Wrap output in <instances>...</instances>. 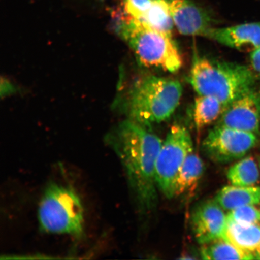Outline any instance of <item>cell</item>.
Segmentation results:
<instances>
[{
  "instance_id": "cell-1",
  "label": "cell",
  "mask_w": 260,
  "mask_h": 260,
  "mask_svg": "<svg viewBox=\"0 0 260 260\" xmlns=\"http://www.w3.org/2000/svg\"><path fill=\"white\" fill-rule=\"evenodd\" d=\"M105 141L121 161L140 210H153L158 200L155 167L161 139L149 128L128 119L110 130Z\"/></svg>"
},
{
  "instance_id": "cell-2",
  "label": "cell",
  "mask_w": 260,
  "mask_h": 260,
  "mask_svg": "<svg viewBox=\"0 0 260 260\" xmlns=\"http://www.w3.org/2000/svg\"><path fill=\"white\" fill-rule=\"evenodd\" d=\"M180 81L147 76L138 79L130 89L126 107L129 119L149 128L170 119L181 99Z\"/></svg>"
},
{
  "instance_id": "cell-3",
  "label": "cell",
  "mask_w": 260,
  "mask_h": 260,
  "mask_svg": "<svg viewBox=\"0 0 260 260\" xmlns=\"http://www.w3.org/2000/svg\"><path fill=\"white\" fill-rule=\"evenodd\" d=\"M188 81L198 95L216 98L227 107L254 86L255 75L242 64L197 56Z\"/></svg>"
},
{
  "instance_id": "cell-4",
  "label": "cell",
  "mask_w": 260,
  "mask_h": 260,
  "mask_svg": "<svg viewBox=\"0 0 260 260\" xmlns=\"http://www.w3.org/2000/svg\"><path fill=\"white\" fill-rule=\"evenodd\" d=\"M42 232L67 235L78 239L84 234L82 200L70 185L52 182L42 193L38 210Z\"/></svg>"
},
{
  "instance_id": "cell-5",
  "label": "cell",
  "mask_w": 260,
  "mask_h": 260,
  "mask_svg": "<svg viewBox=\"0 0 260 260\" xmlns=\"http://www.w3.org/2000/svg\"><path fill=\"white\" fill-rule=\"evenodd\" d=\"M118 30L143 66L170 73L181 68L183 60L172 36L120 15Z\"/></svg>"
},
{
  "instance_id": "cell-6",
  "label": "cell",
  "mask_w": 260,
  "mask_h": 260,
  "mask_svg": "<svg viewBox=\"0 0 260 260\" xmlns=\"http://www.w3.org/2000/svg\"><path fill=\"white\" fill-rule=\"evenodd\" d=\"M193 151L189 131L183 125L172 126L162 142L155 167L158 189L169 199L175 197L179 172L187 156Z\"/></svg>"
},
{
  "instance_id": "cell-7",
  "label": "cell",
  "mask_w": 260,
  "mask_h": 260,
  "mask_svg": "<svg viewBox=\"0 0 260 260\" xmlns=\"http://www.w3.org/2000/svg\"><path fill=\"white\" fill-rule=\"evenodd\" d=\"M256 142L255 133L217 125L208 133L202 147L211 160L225 164L244 157Z\"/></svg>"
},
{
  "instance_id": "cell-8",
  "label": "cell",
  "mask_w": 260,
  "mask_h": 260,
  "mask_svg": "<svg viewBox=\"0 0 260 260\" xmlns=\"http://www.w3.org/2000/svg\"><path fill=\"white\" fill-rule=\"evenodd\" d=\"M217 125L258 133L260 126V92L254 86L226 107Z\"/></svg>"
},
{
  "instance_id": "cell-9",
  "label": "cell",
  "mask_w": 260,
  "mask_h": 260,
  "mask_svg": "<svg viewBox=\"0 0 260 260\" xmlns=\"http://www.w3.org/2000/svg\"><path fill=\"white\" fill-rule=\"evenodd\" d=\"M226 225L227 216L214 200L200 203L191 217L194 238L203 245L223 239Z\"/></svg>"
},
{
  "instance_id": "cell-10",
  "label": "cell",
  "mask_w": 260,
  "mask_h": 260,
  "mask_svg": "<svg viewBox=\"0 0 260 260\" xmlns=\"http://www.w3.org/2000/svg\"><path fill=\"white\" fill-rule=\"evenodd\" d=\"M174 26L181 34L205 37L212 28L211 19L206 11L189 0H166Z\"/></svg>"
},
{
  "instance_id": "cell-11",
  "label": "cell",
  "mask_w": 260,
  "mask_h": 260,
  "mask_svg": "<svg viewBox=\"0 0 260 260\" xmlns=\"http://www.w3.org/2000/svg\"><path fill=\"white\" fill-rule=\"evenodd\" d=\"M204 37L237 50L251 53L260 47V22L212 27Z\"/></svg>"
},
{
  "instance_id": "cell-12",
  "label": "cell",
  "mask_w": 260,
  "mask_h": 260,
  "mask_svg": "<svg viewBox=\"0 0 260 260\" xmlns=\"http://www.w3.org/2000/svg\"><path fill=\"white\" fill-rule=\"evenodd\" d=\"M214 200L224 210L231 211L260 203V187L226 186L217 192Z\"/></svg>"
},
{
  "instance_id": "cell-13",
  "label": "cell",
  "mask_w": 260,
  "mask_h": 260,
  "mask_svg": "<svg viewBox=\"0 0 260 260\" xmlns=\"http://www.w3.org/2000/svg\"><path fill=\"white\" fill-rule=\"evenodd\" d=\"M204 171V164L193 151L187 156L180 169L175 186V196L194 193Z\"/></svg>"
},
{
  "instance_id": "cell-14",
  "label": "cell",
  "mask_w": 260,
  "mask_h": 260,
  "mask_svg": "<svg viewBox=\"0 0 260 260\" xmlns=\"http://www.w3.org/2000/svg\"><path fill=\"white\" fill-rule=\"evenodd\" d=\"M225 239L244 251L254 252L260 243V226L245 225L227 220Z\"/></svg>"
},
{
  "instance_id": "cell-15",
  "label": "cell",
  "mask_w": 260,
  "mask_h": 260,
  "mask_svg": "<svg viewBox=\"0 0 260 260\" xmlns=\"http://www.w3.org/2000/svg\"><path fill=\"white\" fill-rule=\"evenodd\" d=\"M226 107L216 98L198 95L194 100L193 118L198 132L220 118Z\"/></svg>"
},
{
  "instance_id": "cell-16",
  "label": "cell",
  "mask_w": 260,
  "mask_h": 260,
  "mask_svg": "<svg viewBox=\"0 0 260 260\" xmlns=\"http://www.w3.org/2000/svg\"><path fill=\"white\" fill-rule=\"evenodd\" d=\"M200 255L207 260L259 259L256 252L244 251L225 239L203 245Z\"/></svg>"
},
{
  "instance_id": "cell-17",
  "label": "cell",
  "mask_w": 260,
  "mask_h": 260,
  "mask_svg": "<svg viewBox=\"0 0 260 260\" xmlns=\"http://www.w3.org/2000/svg\"><path fill=\"white\" fill-rule=\"evenodd\" d=\"M135 20L155 30L170 36H172L174 27L170 9L166 0H154L144 14Z\"/></svg>"
},
{
  "instance_id": "cell-18",
  "label": "cell",
  "mask_w": 260,
  "mask_h": 260,
  "mask_svg": "<svg viewBox=\"0 0 260 260\" xmlns=\"http://www.w3.org/2000/svg\"><path fill=\"white\" fill-rule=\"evenodd\" d=\"M228 180L236 186H253L259 180L257 165L252 157H248L237 162L227 171Z\"/></svg>"
},
{
  "instance_id": "cell-19",
  "label": "cell",
  "mask_w": 260,
  "mask_h": 260,
  "mask_svg": "<svg viewBox=\"0 0 260 260\" xmlns=\"http://www.w3.org/2000/svg\"><path fill=\"white\" fill-rule=\"evenodd\" d=\"M227 220L245 225L260 223V210L254 206H245L230 211Z\"/></svg>"
},
{
  "instance_id": "cell-20",
  "label": "cell",
  "mask_w": 260,
  "mask_h": 260,
  "mask_svg": "<svg viewBox=\"0 0 260 260\" xmlns=\"http://www.w3.org/2000/svg\"><path fill=\"white\" fill-rule=\"evenodd\" d=\"M250 62L253 72L260 74V47L250 53Z\"/></svg>"
},
{
  "instance_id": "cell-21",
  "label": "cell",
  "mask_w": 260,
  "mask_h": 260,
  "mask_svg": "<svg viewBox=\"0 0 260 260\" xmlns=\"http://www.w3.org/2000/svg\"><path fill=\"white\" fill-rule=\"evenodd\" d=\"M256 253H257L258 258L260 259V243L259 246H258L257 249H256Z\"/></svg>"
},
{
  "instance_id": "cell-22",
  "label": "cell",
  "mask_w": 260,
  "mask_h": 260,
  "mask_svg": "<svg viewBox=\"0 0 260 260\" xmlns=\"http://www.w3.org/2000/svg\"><path fill=\"white\" fill-rule=\"evenodd\" d=\"M259 167H260V158H259Z\"/></svg>"
}]
</instances>
